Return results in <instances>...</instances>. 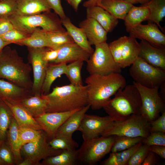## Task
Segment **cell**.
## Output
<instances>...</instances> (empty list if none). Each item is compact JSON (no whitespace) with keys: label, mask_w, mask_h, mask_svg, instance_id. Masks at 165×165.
<instances>
[{"label":"cell","mask_w":165,"mask_h":165,"mask_svg":"<svg viewBox=\"0 0 165 165\" xmlns=\"http://www.w3.org/2000/svg\"><path fill=\"white\" fill-rule=\"evenodd\" d=\"M85 82L88 104L94 110L103 108L111 97L126 84L125 78L119 73L105 75H90L86 78Z\"/></svg>","instance_id":"obj_1"},{"label":"cell","mask_w":165,"mask_h":165,"mask_svg":"<svg viewBox=\"0 0 165 165\" xmlns=\"http://www.w3.org/2000/svg\"><path fill=\"white\" fill-rule=\"evenodd\" d=\"M42 95L47 101L46 112L69 111L88 105L86 85L77 86L70 84L57 86L51 92Z\"/></svg>","instance_id":"obj_2"},{"label":"cell","mask_w":165,"mask_h":165,"mask_svg":"<svg viewBox=\"0 0 165 165\" xmlns=\"http://www.w3.org/2000/svg\"><path fill=\"white\" fill-rule=\"evenodd\" d=\"M32 67L26 63L16 50L6 46L0 54V79L4 78L31 91L33 84L30 75Z\"/></svg>","instance_id":"obj_3"},{"label":"cell","mask_w":165,"mask_h":165,"mask_svg":"<svg viewBox=\"0 0 165 165\" xmlns=\"http://www.w3.org/2000/svg\"><path fill=\"white\" fill-rule=\"evenodd\" d=\"M141 105L140 94L133 84L119 90L103 108L108 116L118 121L140 113Z\"/></svg>","instance_id":"obj_4"},{"label":"cell","mask_w":165,"mask_h":165,"mask_svg":"<svg viewBox=\"0 0 165 165\" xmlns=\"http://www.w3.org/2000/svg\"><path fill=\"white\" fill-rule=\"evenodd\" d=\"M50 11L28 16L15 14L8 19L15 28L30 34L39 28L48 31L66 30L62 27L60 19Z\"/></svg>","instance_id":"obj_5"},{"label":"cell","mask_w":165,"mask_h":165,"mask_svg":"<svg viewBox=\"0 0 165 165\" xmlns=\"http://www.w3.org/2000/svg\"><path fill=\"white\" fill-rule=\"evenodd\" d=\"M115 139L111 135L84 141L77 150L79 164L93 165L100 161L111 151Z\"/></svg>","instance_id":"obj_6"},{"label":"cell","mask_w":165,"mask_h":165,"mask_svg":"<svg viewBox=\"0 0 165 165\" xmlns=\"http://www.w3.org/2000/svg\"><path fill=\"white\" fill-rule=\"evenodd\" d=\"M150 123L140 113L133 114L122 121H115L102 136L145 138L150 133Z\"/></svg>","instance_id":"obj_7"},{"label":"cell","mask_w":165,"mask_h":165,"mask_svg":"<svg viewBox=\"0 0 165 165\" xmlns=\"http://www.w3.org/2000/svg\"><path fill=\"white\" fill-rule=\"evenodd\" d=\"M95 49L87 62L86 69L90 75H107L120 73L121 68L115 61L106 42L95 45Z\"/></svg>","instance_id":"obj_8"},{"label":"cell","mask_w":165,"mask_h":165,"mask_svg":"<svg viewBox=\"0 0 165 165\" xmlns=\"http://www.w3.org/2000/svg\"><path fill=\"white\" fill-rule=\"evenodd\" d=\"M130 66L129 74L134 81L143 86L153 88L165 81V70L153 66L139 57Z\"/></svg>","instance_id":"obj_9"},{"label":"cell","mask_w":165,"mask_h":165,"mask_svg":"<svg viewBox=\"0 0 165 165\" xmlns=\"http://www.w3.org/2000/svg\"><path fill=\"white\" fill-rule=\"evenodd\" d=\"M113 58L121 68L130 66L138 57L140 46L136 38L121 37L109 44Z\"/></svg>","instance_id":"obj_10"},{"label":"cell","mask_w":165,"mask_h":165,"mask_svg":"<svg viewBox=\"0 0 165 165\" xmlns=\"http://www.w3.org/2000/svg\"><path fill=\"white\" fill-rule=\"evenodd\" d=\"M141 97V114L150 123L165 111V101L160 95V86L150 88L143 86L133 81Z\"/></svg>","instance_id":"obj_11"},{"label":"cell","mask_w":165,"mask_h":165,"mask_svg":"<svg viewBox=\"0 0 165 165\" xmlns=\"http://www.w3.org/2000/svg\"><path fill=\"white\" fill-rule=\"evenodd\" d=\"M115 121L109 116L101 117L86 113L78 130L81 132L83 140L87 141L102 136Z\"/></svg>","instance_id":"obj_12"},{"label":"cell","mask_w":165,"mask_h":165,"mask_svg":"<svg viewBox=\"0 0 165 165\" xmlns=\"http://www.w3.org/2000/svg\"><path fill=\"white\" fill-rule=\"evenodd\" d=\"M48 137L44 132L38 139L25 144L21 147L20 153L25 157L30 160L33 164L38 163L42 160L57 155L62 151L55 149L48 144Z\"/></svg>","instance_id":"obj_13"},{"label":"cell","mask_w":165,"mask_h":165,"mask_svg":"<svg viewBox=\"0 0 165 165\" xmlns=\"http://www.w3.org/2000/svg\"><path fill=\"white\" fill-rule=\"evenodd\" d=\"M47 48H28L29 63L31 65L33 73L34 79L31 90L33 95H41L42 87L49 64L43 58Z\"/></svg>","instance_id":"obj_14"},{"label":"cell","mask_w":165,"mask_h":165,"mask_svg":"<svg viewBox=\"0 0 165 165\" xmlns=\"http://www.w3.org/2000/svg\"><path fill=\"white\" fill-rule=\"evenodd\" d=\"M126 29L129 36L135 38L145 40L157 46H165V35L153 22L148 21L146 24H141Z\"/></svg>","instance_id":"obj_15"},{"label":"cell","mask_w":165,"mask_h":165,"mask_svg":"<svg viewBox=\"0 0 165 165\" xmlns=\"http://www.w3.org/2000/svg\"><path fill=\"white\" fill-rule=\"evenodd\" d=\"M79 109L64 112H46L35 118L50 140L55 136L65 121Z\"/></svg>","instance_id":"obj_16"},{"label":"cell","mask_w":165,"mask_h":165,"mask_svg":"<svg viewBox=\"0 0 165 165\" xmlns=\"http://www.w3.org/2000/svg\"><path fill=\"white\" fill-rule=\"evenodd\" d=\"M139 43L138 57L153 66L165 70L164 46H157L143 40Z\"/></svg>","instance_id":"obj_17"},{"label":"cell","mask_w":165,"mask_h":165,"mask_svg":"<svg viewBox=\"0 0 165 165\" xmlns=\"http://www.w3.org/2000/svg\"><path fill=\"white\" fill-rule=\"evenodd\" d=\"M79 27L91 45L106 42L108 32L94 19L86 17L80 22Z\"/></svg>","instance_id":"obj_18"},{"label":"cell","mask_w":165,"mask_h":165,"mask_svg":"<svg viewBox=\"0 0 165 165\" xmlns=\"http://www.w3.org/2000/svg\"><path fill=\"white\" fill-rule=\"evenodd\" d=\"M90 55L75 42L64 45L58 49V56L52 63H71L78 60L86 61Z\"/></svg>","instance_id":"obj_19"},{"label":"cell","mask_w":165,"mask_h":165,"mask_svg":"<svg viewBox=\"0 0 165 165\" xmlns=\"http://www.w3.org/2000/svg\"><path fill=\"white\" fill-rule=\"evenodd\" d=\"M2 100L10 109L19 127H27L42 130L35 118L20 104L6 100Z\"/></svg>","instance_id":"obj_20"},{"label":"cell","mask_w":165,"mask_h":165,"mask_svg":"<svg viewBox=\"0 0 165 165\" xmlns=\"http://www.w3.org/2000/svg\"><path fill=\"white\" fill-rule=\"evenodd\" d=\"M31 95V91L0 79V100L18 102Z\"/></svg>","instance_id":"obj_21"},{"label":"cell","mask_w":165,"mask_h":165,"mask_svg":"<svg viewBox=\"0 0 165 165\" xmlns=\"http://www.w3.org/2000/svg\"><path fill=\"white\" fill-rule=\"evenodd\" d=\"M86 17L96 20L108 32H111L117 25L118 19L101 7L96 6L86 8Z\"/></svg>","instance_id":"obj_22"},{"label":"cell","mask_w":165,"mask_h":165,"mask_svg":"<svg viewBox=\"0 0 165 165\" xmlns=\"http://www.w3.org/2000/svg\"><path fill=\"white\" fill-rule=\"evenodd\" d=\"M61 20L62 25L65 28L74 42L91 55L94 50L82 30L73 24L70 19L67 16Z\"/></svg>","instance_id":"obj_23"},{"label":"cell","mask_w":165,"mask_h":165,"mask_svg":"<svg viewBox=\"0 0 165 165\" xmlns=\"http://www.w3.org/2000/svg\"><path fill=\"white\" fill-rule=\"evenodd\" d=\"M16 14L28 16L50 11L51 8L45 0H16Z\"/></svg>","instance_id":"obj_24"},{"label":"cell","mask_w":165,"mask_h":165,"mask_svg":"<svg viewBox=\"0 0 165 165\" xmlns=\"http://www.w3.org/2000/svg\"><path fill=\"white\" fill-rule=\"evenodd\" d=\"M90 108L88 105L73 113L59 127L56 135L72 136L73 133L78 130L84 115Z\"/></svg>","instance_id":"obj_25"},{"label":"cell","mask_w":165,"mask_h":165,"mask_svg":"<svg viewBox=\"0 0 165 165\" xmlns=\"http://www.w3.org/2000/svg\"><path fill=\"white\" fill-rule=\"evenodd\" d=\"M35 118L46 112V100L42 95H31L23 98L18 102Z\"/></svg>","instance_id":"obj_26"},{"label":"cell","mask_w":165,"mask_h":165,"mask_svg":"<svg viewBox=\"0 0 165 165\" xmlns=\"http://www.w3.org/2000/svg\"><path fill=\"white\" fill-rule=\"evenodd\" d=\"M67 67V64L65 63L48 64L42 87L41 95H46L50 93L53 82L62 75L65 74Z\"/></svg>","instance_id":"obj_27"},{"label":"cell","mask_w":165,"mask_h":165,"mask_svg":"<svg viewBox=\"0 0 165 165\" xmlns=\"http://www.w3.org/2000/svg\"><path fill=\"white\" fill-rule=\"evenodd\" d=\"M133 5L121 0H101L98 6L118 19L124 20Z\"/></svg>","instance_id":"obj_28"},{"label":"cell","mask_w":165,"mask_h":165,"mask_svg":"<svg viewBox=\"0 0 165 165\" xmlns=\"http://www.w3.org/2000/svg\"><path fill=\"white\" fill-rule=\"evenodd\" d=\"M150 15V10L147 7L142 5L140 6L133 5L124 20L126 29L133 27L144 21L148 20Z\"/></svg>","instance_id":"obj_29"},{"label":"cell","mask_w":165,"mask_h":165,"mask_svg":"<svg viewBox=\"0 0 165 165\" xmlns=\"http://www.w3.org/2000/svg\"><path fill=\"white\" fill-rule=\"evenodd\" d=\"M42 164L45 165H78L77 150H62L60 153L44 160Z\"/></svg>","instance_id":"obj_30"},{"label":"cell","mask_w":165,"mask_h":165,"mask_svg":"<svg viewBox=\"0 0 165 165\" xmlns=\"http://www.w3.org/2000/svg\"><path fill=\"white\" fill-rule=\"evenodd\" d=\"M19 126L13 117L8 129L7 137L9 146L13 152L15 161L19 164L21 159V146L18 138Z\"/></svg>","instance_id":"obj_31"},{"label":"cell","mask_w":165,"mask_h":165,"mask_svg":"<svg viewBox=\"0 0 165 165\" xmlns=\"http://www.w3.org/2000/svg\"><path fill=\"white\" fill-rule=\"evenodd\" d=\"M142 144L140 142L132 147L123 151L112 152L109 157L101 163L103 165H127L131 157Z\"/></svg>","instance_id":"obj_32"},{"label":"cell","mask_w":165,"mask_h":165,"mask_svg":"<svg viewBox=\"0 0 165 165\" xmlns=\"http://www.w3.org/2000/svg\"><path fill=\"white\" fill-rule=\"evenodd\" d=\"M15 44L26 46L28 48H49V43L46 31L40 28L35 30L26 38L18 42Z\"/></svg>","instance_id":"obj_33"},{"label":"cell","mask_w":165,"mask_h":165,"mask_svg":"<svg viewBox=\"0 0 165 165\" xmlns=\"http://www.w3.org/2000/svg\"><path fill=\"white\" fill-rule=\"evenodd\" d=\"M142 5L147 7L150 10L148 21L155 23L161 29L160 23L165 16V0H150Z\"/></svg>","instance_id":"obj_34"},{"label":"cell","mask_w":165,"mask_h":165,"mask_svg":"<svg viewBox=\"0 0 165 165\" xmlns=\"http://www.w3.org/2000/svg\"><path fill=\"white\" fill-rule=\"evenodd\" d=\"M45 31L50 49H58L64 45L74 42L66 30Z\"/></svg>","instance_id":"obj_35"},{"label":"cell","mask_w":165,"mask_h":165,"mask_svg":"<svg viewBox=\"0 0 165 165\" xmlns=\"http://www.w3.org/2000/svg\"><path fill=\"white\" fill-rule=\"evenodd\" d=\"M13 117L12 113L9 107L0 100V145L6 139Z\"/></svg>","instance_id":"obj_36"},{"label":"cell","mask_w":165,"mask_h":165,"mask_svg":"<svg viewBox=\"0 0 165 165\" xmlns=\"http://www.w3.org/2000/svg\"><path fill=\"white\" fill-rule=\"evenodd\" d=\"M49 145L55 149L72 151L79 147L77 142L73 139L72 136L56 135L48 141Z\"/></svg>","instance_id":"obj_37"},{"label":"cell","mask_w":165,"mask_h":165,"mask_svg":"<svg viewBox=\"0 0 165 165\" xmlns=\"http://www.w3.org/2000/svg\"><path fill=\"white\" fill-rule=\"evenodd\" d=\"M83 61L78 60L67 65L65 75L71 84L75 86L83 85L81 75V71L83 64Z\"/></svg>","instance_id":"obj_38"},{"label":"cell","mask_w":165,"mask_h":165,"mask_svg":"<svg viewBox=\"0 0 165 165\" xmlns=\"http://www.w3.org/2000/svg\"><path fill=\"white\" fill-rule=\"evenodd\" d=\"M114 142L111 149L112 152H119L128 149L136 144L142 142V137L131 138L116 136Z\"/></svg>","instance_id":"obj_39"},{"label":"cell","mask_w":165,"mask_h":165,"mask_svg":"<svg viewBox=\"0 0 165 165\" xmlns=\"http://www.w3.org/2000/svg\"><path fill=\"white\" fill-rule=\"evenodd\" d=\"M44 132L43 130H38L27 127H19L18 138L21 147L25 144L38 139Z\"/></svg>","instance_id":"obj_40"},{"label":"cell","mask_w":165,"mask_h":165,"mask_svg":"<svg viewBox=\"0 0 165 165\" xmlns=\"http://www.w3.org/2000/svg\"><path fill=\"white\" fill-rule=\"evenodd\" d=\"M17 10L16 0H0V18H8L16 14Z\"/></svg>","instance_id":"obj_41"},{"label":"cell","mask_w":165,"mask_h":165,"mask_svg":"<svg viewBox=\"0 0 165 165\" xmlns=\"http://www.w3.org/2000/svg\"><path fill=\"white\" fill-rule=\"evenodd\" d=\"M30 35L14 28L7 33L0 35V38L10 44H15L26 38Z\"/></svg>","instance_id":"obj_42"},{"label":"cell","mask_w":165,"mask_h":165,"mask_svg":"<svg viewBox=\"0 0 165 165\" xmlns=\"http://www.w3.org/2000/svg\"><path fill=\"white\" fill-rule=\"evenodd\" d=\"M149 151L148 146L142 144L133 154L127 165H142Z\"/></svg>","instance_id":"obj_43"},{"label":"cell","mask_w":165,"mask_h":165,"mask_svg":"<svg viewBox=\"0 0 165 165\" xmlns=\"http://www.w3.org/2000/svg\"><path fill=\"white\" fill-rule=\"evenodd\" d=\"M165 133L159 131L150 132L142 141L143 144L148 147L153 145L165 146Z\"/></svg>","instance_id":"obj_44"},{"label":"cell","mask_w":165,"mask_h":165,"mask_svg":"<svg viewBox=\"0 0 165 165\" xmlns=\"http://www.w3.org/2000/svg\"><path fill=\"white\" fill-rule=\"evenodd\" d=\"M15 160L9 146L3 143L0 145V164L13 165Z\"/></svg>","instance_id":"obj_45"},{"label":"cell","mask_w":165,"mask_h":165,"mask_svg":"<svg viewBox=\"0 0 165 165\" xmlns=\"http://www.w3.org/2000/svg\"><path fill=\"white\" fill-rule=\"evenodd\" d=\"M150 132L159 131L165 133V111L150 123Z\"/></svg>","instance_id":"obj_46"},{"label":"cell","mask_w":165,"mask_h":165,"mask_svg":"<svg viewBox=\"0 0 165 165\" xmlns=\"http://www.w3.org/2000/svg\"><path fill=\"white\" fill-rule=\"evenodd\" d=\"M51 9H53L60 18V19L65 18L66 16L61 4V0H45Z\"/></svg>","instance_id":"obj_47"},{"label":"cell","mask_w":165,"mask_h":165,"mask_svg":"<svg viewBox=\"0 0 165 165\" xmlns=\"http://www.w3.org/2000/svg\"><path fill=\"white\" fill-rule=\"evenodd\" d=\"M14 28L8 18H0V35L7 33Z\"/></svg>","instance_id":"obj_48"},{"label":"cell","mask_w":165,"mask_h":165,"mask_svg":"<svg viewBox=\"0 0 165 165\" xmlns=\"http://www.w3.org/2000/svg\"><path fill=\"white\" fill-rule=\"evenodd\" d=\"M58 49H52L47 48L44 53V60L48 63H53L57 57Z\"/></svg>","instance_id":"obj_49"},{"label":"cell","mask_w":165,"mask_h":165,"mask_svg":"<svg viewBox=\"0 0 165 165\" xmlns=\"http://www.w3.org/2000/svg\"><path fill=\"white\" fill-rule=\"evenodd\" d=\"M148 150L158 155L161 158L165 159V146L152 145L148 147Z\"/></svg>","instance_id":"obj_50"},{"label":"cell","mask_w":165,"mask_h":165,"mask_svg":"<svg viewBox=\"0 0 165 165\" xmlns=\"http://www.w3.org/2000/svg\"><path fill=\"white\" fill-rule=\"evenodd\" d=\"M157 161L155 153L149 151L142 165H154L157 164Z\"/></svg>","instance_id":"obj_51"},{"label":"cell","mask_w":165,"mask_h":165,"mask_svg":"<svg viewBox=\"0 0 165 165\" xmlns=\"http://www.w3.org/2000/svg\"><path fill=\"white\" fill-rule=\"evenodd\" d=\"M101 0H88L84 2L83 4V6L86 8L97 6L100 4Z\"/></svg>","instance_id":"obj_52"},{"label":"cell","mask_w":165,"mask_h":165,"mask_svg":"<svg viewBox=\"0 0 165 165\" xmlns=\"http://www.w3.org/2000/svg\"><path fill=\"white\" fill-rule=\"evenodd\" d=\"M83 0H72L71 5L75 11H77L79 4Z\"/></svg>","instance_id":"obj_53"},{"label":"cell","mask_w":165,"mask_h":165,"mask_svg":"<svg viewBox=\"0 0 165 165\" xmlns=\"http://www.w3.org/2000/svg\"><path fill=\"white\" fill-rule=\"evenodd\" d=\"M9 44V43L0 38V54L4 48Z\"/></svg>","instance_id":"obj_54"},{"label":"cell","mask_w":165,"mask_h":165,"mask_svg":"<svg viewBox=\"0 0 165 165\" xmlns=\"http://www.w3.org/2000/svg\"><path fill=\"white\" fill-rule=\"evenodd\" d=\"M19 165H33L32 162L29 160L25 159L23 161H21L19 164Z\"/></svg>","instance_id":"obj_55"},{"label":"cell","mask_w":165,"mask_h":165,"mask_svg":"<svg viewBox=\"0 0 165 165\" xmlns=\"http://www.w3.org/2000/svg\"><path fill=\"white\" fill-rule=\"evenodd\" d=\"M129 3L133 5V4L139 3V0H121Z\"/></svg>","instance_id":"obj_56"},{"label":"cell","mask_w":165,"mask_h":165,"mask_svg":"<svg viewBox=\"0 0 165 165\" xmlns=\"http://www.w3.org/2000/svg\"><path fill=\"white\" fill-rule=\"evenodd\" d=\"M150 0H139V3H141L142 5L148 2Z\"/></svg>","instance_id":"obj_57"},{"label":"cell","mask_w":165,"mask_h":165,"mask_svg":"<svg viewBox=\"0 0 165 165\" xmlns=\"http://www.w3.org/2000/svg\"><path fill=\"white\" fill-rule=\"evenodd\" d=\"M68 4H69L70 5H71L72 3V0H66Z\"/></svg>","instance_id":"obj_58"},{"label":"cell","mask_w":165,"mask_h":165,"mask_svg":"<svg viewBox=\"0 0 165 165\" xmlns=\"http://www.w3.org/2000/svg\"></svg>","instance_id":"obj_59"}]
</instances>
